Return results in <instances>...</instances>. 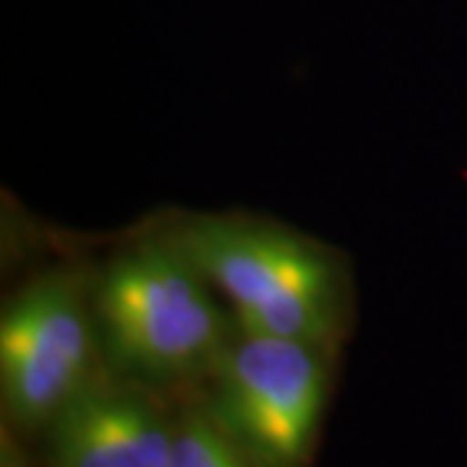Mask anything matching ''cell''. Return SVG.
<instances>
[{"label": "cell", "mask_w": 467, "mask_h": 467, "mask_svg": "<svg viewBox=\"0 0 467 467\" xmlns=\"http://www.w3.org/2000/svg\"><path fill=\"white\" fill-rule=\"evenodd\" d=\"M171 232L140 236L94 278V317L112 374L146 389L205 379L236 335L232 309Z\"/></svg>", "instance_id": "6da1fadb"}, {"label": "cell", "mask_w": 467, "mask_h": 467, "mask_svg": "<svg viewBox=\"0 0 467 467\" xmlns=\"http://www.w3.org/2000/svg\"><path fill=\"white\" fill-rule=\"evenodd\" d=\"M171 236L223 296L236 330L327 348L343 333L346 273L315 239L236 216H192Z\"/></svg>", "instance_id": "7a4b0ae2"}, {"label": "cell", "mask_w": 467, "mask_h": 467, "mask_svg": "<svg viewBox=\"0 0 467 467\" xmlns=\"http://www.w3.org/2000/svg\"><path fill=\"white\" fill-rule=\"evenodd\" d=\"M205 410L260 467H309L330 392V348L236 330L205 377Z\"/></svg>", "instance_id": "3957f363"}, {"label": "cell", "mask_w": 467, "mask_h": 467, "mask_svg": "<svg viewBox=\"0 0 467 467\" xmlns=\"http://www.w3.org/2000/svg\"><path fill=\"white\" fill-rule=\"evenodd\" d=\"M99 335L94 275L57 265L34 275L3 306L0 395L5 418L26 434L45 431L94 382Z\"/></svg>", "instance_id": "277c9868"}, {"label": "cell", "mask_w": 467, "mask_h": 467, "mask_svg": "<svg viewBox=\"0 0 467 467\" xmlns=\"http://www.w3.org/2000/svg\"><path fill=\"white\" fill-rule=\"evenodd\" d=\"M174 426L153 389L97 377L42 434L50 467H167Z\"/></svg>", "instance_id": "5b68a950"}, {"label": "cell", "mask_w": 467, "mask_h": 467, "mask_svg": "<svg viewBox=\"0 0 467 467\" xmlns=\"http://www.w3.org/2000/svg\"><path fill=\"white\" fill-rule=\"evenodd\" d=\"M167 467H260L232 436L201 408H187L177 418Z\"/></svg>", "instance_id": "8992f818"}, {"label": "cell", "mask_w": 467, "mask_h": 467, "mask_svg": "<svg viewBox=\"0 0 467 467\" xmlns=\"http://www.w3.org/2000/svg\"><path fill=\"white\" fill-rule=\"evenodd\" d=\"M3 467H14V465H8V460H5V465H3Z\"/></svg>", "instance_id": "52a82bcc"}]
</instances>
